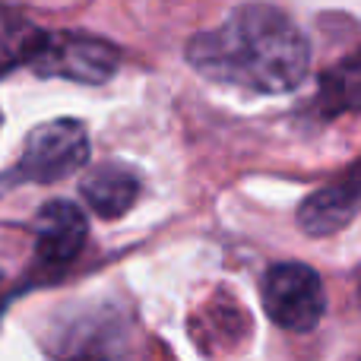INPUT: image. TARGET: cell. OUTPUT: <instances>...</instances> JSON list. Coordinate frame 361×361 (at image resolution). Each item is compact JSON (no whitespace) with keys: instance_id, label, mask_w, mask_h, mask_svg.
Wrapping results in <instances>:
<instances>
[{"instance_id":"cell-1","label":"cell","mask_w":361,"mask_h":361,"mask_svg":"<svg viewBox=\"0 0 361 361\" xmlns=\"http://www.w3.org/2000/svg\"><path fill=\"white\" fill-rule=\"evenodd\" d=\"M187 61L212 82L254 92H288L307 76L311 48L288 13L273 4H244L219 29L190 38Z\"/></svg>"},{"instance_id":"cell-2","label":"cell","mask_w":361,"mask_h":361,"mask_svg":"<svg viewBox=\"0 0 361 361\" xmlns=\"http://www.w3.org/2000/svg\"><path fill=\"white\" fill-rule=\"evenodd\" d=\"M29 67L38 76H61V80L99 86L118 73L121 54L102 38L76 35V32H42Z\"/></svg>"},{"instance_id":"cell-3","label":"cell","mask_w":361,"mask_h":361,"mask_svg":"<svg viewBox=\"0 0 361 361\" xmlns=\"http://www.w3.org/2000/svg\"><path fill=\"white\" fill-rule=\"evenodd\" d=\"M263 311L276 326L288 333H307L326 311V292L320 276L305 263H276L260 286Z\"/></svg>"},{"instance_id":"cell-4","label":"cell","mask_w":361,"mask_h":361,"mask_svg":"<svg viewBox=\"0 0 361 361\" xmlns=\"http://www.w3.org/2000/svg\"><path fill=\"white\" fill-rule=\"evenodd\" d=\"M89 162V133L80 121H51L29 133L19 165L10 178L25 184H54L70 178Z\"/></svg>"},{"instance_id":"cell-5","label":"cell","mask_w":361,"mask_h":361,"mask_svg":"<svg viewBox=\"0 0 361 361\" xmlns=\"http://www.w3.org/2000/svg\"><path fill=\"white\" fill-rule=\"evenodd\" d=\"M35 254L42 263L51 267H63V263L76 260L80 250L86 247L89 222L86 212L70 200H51L38 209L35 216Z\"/></svg>"},{"instance_id":"cell-6","label":"cell","mask_w":361,"mask_h":361,"mask_svg":"<svg viewBox=\"0 0 361 361\" xmlns=\"http://www.w3.org/2000/svg\"><path fill=\"white\" fill-rule=\"evenodd\" d=\"M361 209V162H355L343 178H336L330 187L311 193L298 209V225L314 238L333 235L345 228Z\"/></svg>"},{"instance_id":"cell-7","label":"cell","mask_w":361,"mask_h":361,"mask_svg":"<svg viewBox=\"0 0 361 361\" xmlns=\"http://www.w3.org/2000/svg\"><path fill=\"white\" fill-rule=\"evenodd\" d=\"M82 200L89 209L102 219H118L137 203L140 197V175L121 162L95 165L80 184Z\"/></svg>"},{"instance_id":"cell-8","label":"cell","mask_w":361,"mask_h":361,"mask_svg":"<svg viewBox=\"0 0 361 361\" xmlns=\"http://www.w3.org/2000/svg\"><path fill=\"white\" fill-rule=\"evenodd\" d=\"M38 38H42V29H35L19 10L0 4V76L29 63Z\"/></svg>"},{"instance_id":"cell-9","label":"cell","mask_w":361,"mask_h":361,"mask_svg":"<svg viewBox=\"0 0 361 361\" xmlns=\"http://www.w3.org/2000/svg\"><path fill=\"white\" fill-rule=\"evenodd\" d=\"M320 105L326 111H349L361 108V54L333 67L320 80Z\"/></svg>"},{"instance_id":"cell-10","label":"cell","mask_w":361,"mask_h":361,"mask_svg":"<svg viewBox=\"0 0 361 361\" xmlns=\"http://www.w3.org/2000/svg\"><path fill=\"white\" fill-rule=\"evenodd\" d=\"M0 288H4V273H0Z\"/></svg>"}]
</instances>
